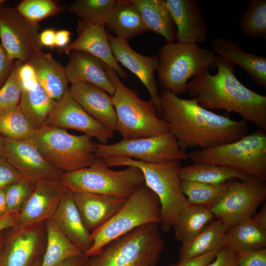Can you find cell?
I'll return each mask as SVG.
<instances>
[{
	"label": "cell",
	"instance_id": "6da1fadb",
	"mask_svg": "<svg viewBox=\"0 0 266 266\" xmlns=\"http://www.w3.org/2000/svg\"><path fill=\"white\" fill-rule=\"evenodd\" d=\"M160 96V116L185 151L188 147L204 149L233 142L247 134V122L243 119L217 114L195 99H181L169 91H162Z\"/></svg>",
	"mask_w": 266,
	"mask_h": 266
},
{
	"label": "cell",
	"instance_id": "7a4b0ae2",
	"mask_svg": "<svg viewBox=\"0 0 266 266\" xmlns=\"http://www.w3.org/2000/svg\"><path fill=\"white\" fill-rule=\"evenodd\" d=\"M215 68V75L205 69L193 77L188 83L189 95L205 108L234 112L266 131V96L242 84L234 75L235 65L221 57Z\"/></svg>",
	"mask_w": 266,
	"mask_h": 266
},
{
	"label": "cell",
	"instance_id": "3957f363",
	"mask_svg": "<svg viewBox=\"0 0 266 266\" xmlns=\"http://www.w3.org/2000/svg\"><path fill=\"white\" fill-rule=\"evenodd\" d=\"M108 167L134 166L142 171L145 185L158 197L161 206L160 230L169 232L179 213L189 205L181 188V161L153 164L124 156L101 158Z\"/></svg>",
	"mask_w": 266,
	"mask_h": 266
},
{
	"label": "cell",
	"instance_id": "277c9868",
	"mask_svg": "<svg viewBox=\"0 0 266 266\" xmlns=\"http://www.w3.org/2000/svg\"><path fill=\"white\" fill-rule=\"evenodd\" d=\"M159 224L138 227L88 257L87 266H157L164 250Z\"/></svg>",
	"mask_w": 266,
	"mask_h": 266
},
{
	"label": "cell",
	"instance_id": "5b68a950",
	"mask_svg": "<svg viewBox=\"0 0 266 266\" xmlns=\"http://www.w3.org/2000/svg\"><path fill=\"white\" fill-rule=\"evenodd\" d=\"M105 70L115 87L112 98L117 116V131L123 139L149 137L169 132L168 124L160 118L151 100L141 99L136 92L121 82L108 65Z\"/></svg>",
	"mask_w": 266,
	"mask_h": 266
},
{
	"label": "cell",
	"instance_id": "8992f818",
	"mask_svg": "<svg viewBox=\"0 0 266 266\" xmlns=\"http://www.w3.org/2000/svg\"><path fill=\"white\" fill-rule=\"evenodd\" d=\"M158 83L163 91L179 96L187 92L188 81L200 71L215 68L217 56L207 48L196 44H164L158 53Z\"/></svg>",
	"mask_w": 266,
	"mask_h": 266
},
{
	"label": "cell",
	"instance_id": "52a82bcc",
	"mask_svg": "<svg viewBox=\"0 0 266 266\" xmlns=\"http://www.w3.org/2000/svg\"><path fill=\"white\" fill-rule=\"evenodd\" d=\"M161 220L160 200L144 184L128 198L105 224L90 233L92 246L84 254L86 257L93 256L114 239L144 225L160 224Z\"/></svg>",
	"mask_w": 266,
	"mask_h": 266
},
{
	"label": "cell",
	"instance_id": "ba28073f",
	"mask_svg": "<svg viewBox=\"0 0 266 266\" xmlns=\"http://www.w3.org/2000/svg\"><path fill=\"white\" fill-rule=\"evenodd\" d=\"M33 139L45 160L62 174L88 167L96 158V142L84 134L44 125Z\"/></svg>",
	"mask_w": 266,
	"mask_h": 266
},
{
	"label": "cell",
	"instance_id": "9c48e42d",
	"mask_svg": "<svg viewBox=\"0 0 266 266\" xmlns=\"http://www.w3.org/2000/svg\"><path fill=\"white\" fill-rule=\"evenodd\" d=\"M193 162L229 167L266 181V133L262 129L239 140L187 153Z\"/></svg>",
	"mask_w": 266,
	"mask_h": 266
},
{
	"label": "cell",
	"instance_id": "30bf717a",
	"mask_svg": "<svg viewBox=\"0 0 266 266\" xmlns=\"http://www.w3.org/2000/svg\"><path fill=\"white\" fill-rule=\"evenodd\" d=\"M60 179L72 192L126 198L145 183L143 174L138 167L129 166L122 170H113L99 158L88 167L62 174Z\"/></svg>",
	"mask_w": 266,
	"mask_h": 266
},
{
	"label": "cell",
	"instance_id": "8fae6325",
	"mask_svg": "<svg viewBox=\"0 0 266 266\" xmlns=\"http://www.w3.org/2000/svg\"><path fill=\"white\" fill-rule=\"evenodd\" d=\"M266 199L265 180L252 177L246 181H229L228 189L210 208L226 231L250 219Z\"/></svg>",
	"mask_w": 266,
	"mask_h": 266
},
{
	"label": "cell",
	"instance_id": "7c38bea8",
	"mask_svg": "<svg viewBox=\"0 0 266 266\" xmlns=\"http://www.w3.org/2000/svg\"><path fill=\"white\" fill-rule=\"evenodd\" d=\"M96 157L124 156L141 162L162 164L189 159L176 138L170 132L149 137L122 139L116 143L103 144L96 142Z\"/></svg>",
	"mask_w": 266,
	"mask_h": 266
},
{
	"label": "cell",
	"instance_id": "4fadbf2b",
	"mask_svg": "<svg viewBox=\"0 0 266 266\" xmlns=\"http://www.w3.org/2000/svg\"><path fill=\"white\" fill-rule=\"evenodd\" d=\"M40 29L39 24L29 22L16 8L0 6V39L11 61L27 63L33 54L42 50Z\"/></svg>",
	"mask_w": 266,
	"mask_h": 266
},
{
	"label": "cell",
	"instance_id": "5bb4252c",
	"mask_svg": "<svg viewBox=\"0 0 266 266\" xmlns=\"http://www.w3.org/2000/svg\"><path fill=\"white\" fill-rule=\"evenodd\" d=\"M67 190L60 178L36 181L33 192L17 214L15 228L38 225L53 218Z\"/></svg>",
	"mask_w": 266,
	"mask_h": 266
},
{
	"label": "cell",
	"instance_id": "9a60e30c",
	"mask_svg": "<svg viewBox=\"0 0 266 266\" xmlns=\"http://www.w3.org/2000/svg\"><path fill=\"white\" fill-rule=\"evenodd\" d=\"M45 125L81 132L96 138L100 144H107L112 138L111 131L89 114L69 95L67 91L58 100Z\"/></svg>",
	"mask_w": 266,
	"mask_h": 266
},
{
	"label": "cell",
	"instance_id": "2e32d148",
	"mask_svg": "<svg viewBox=\"0 0 266 266\" xmlns=\"http://www.w3.org/2000/svg\"><path fill=\"white\" fill-rule=\"evenodd\" d=\"M44 223L13 228L6 237L0 266H33L46 244Z\"/></svg>",
	"mask_w": 266,
	"mask_h": 266
},
{
	"label": "cell",
	"instance_id": "e0dca14e",
	"mask_svg": "<svg viewBox=\"0 0 266 266\" xmlns=\"http://www.w3.org/2000/svg\"><path fill=\"white\" fill-rule=\"evenodd\" d=\"M2 155L24 178L33 183L41 179L60 178L62 174L45 160L33 139L4 138Z\"/></svg>",
	"mask_w": 266,
	"mask_h": 266
},
{
	"label": "cell",
	"instance_id": "ac0fdd59",
	"mask_svg": "<svg viewBox=\"0 0 266 266\" xmlns=\"http://www.w3.org/2000/svg\"><path fill=\"white\" fill-rule=\"evenodd\" d=\"M112 53L116 60L134 74L147 90L159 116L161 113V97L154 73L159 66L158 56H147L135 51L128 41L107 32Z\"/></svg>",
	"mask_w": 266,
	"mask_h": 266
},
{
	"label": "cell",
	"instance_id": "d6986e66",
	"mask_svg": "<svg viewBox=\"0 0 266 266\" xmlns=\"http://www.w3.org/2000/svg\"><path fill=\"white\" fill-rule=\"evenodd\" d=\"M175 24L177 42L203 43L208 37L207 24L196 0H166Z\"/></svg>",
	"mask_w": 266,
	"mask_h": 266
},
{
	"label": "cell",
	"instance_id": "ffe728a7",
	"mask_svg": "<svg viewBox=\"0 0 266 266\" xmlns=\"http://www.w3.org/2000/svg\"><path fill=\"white\" fill-rule=\"evenodd\" d=\"M76 32L77 38L71 44L59 48V53L68 55L71 51L76 50L88 53L105 62L119 77L127 78V73L112 53L105 26L89 25L80 20Z\"/></svg>",
	"mask_w": 266,
	"mask_h": 266
},
{
	"label": "cell",
	"instance_id": "44dd1931",
	"mask_svg": "<svg viewBox=\"0 0 266 266\" xmlns=\"http://www.w3.org/2000/svg\"><path fill=\"white\" fill-rule=\"evenodd\" d=\"M68 93L94 119L111 131H117V116L112 96L92 84L77 82L71 84Z\"/></svg>",
	"mask_w": 266,
	"mask_h": 266
},
{
	"label": "cell",
	"instance_id": "7402d4cb",
	"mask_svg": "<svg viewBox=\"0 0 266 266\" xmlns=\"http://www.w3.org/2000/svg\"><path fill=\"white\" fill-rule=\"evenodd\" d=\"M72 193L83 223L90 233L105 224L128 199L83 192Z\"/></svg>",
	"mask_w": 266,
	"mask_h": 266
},
{
	"label": "cell",
	"instance_id": "603a6c76",
	"mask_svg": "<svg viewBox=\"0 0 266 266\" xmlns=\"http://www.w3.org/2000/svg\"><path fill=\"white\" fill-rule=\"evenodd\" d=\"M65 67L68 83L85 82L100 87L113 96L115 87L106 73L107 65L100 59L88 53L73 50L68 55Z\"/></svg>",
	"mask_w": 266,
	"mask_h": 266
},
{
	"label": "cell",
	"instance_id": "cb8c5ba5",
	"mask_svg": "<svg viewBox=\"0 0 266 266\" xmlns=\"http://www.w3.org/2000/svg\"><path fill=\"white\" fill-rule=\"evenodd\" d=\"M212 50L218 56L237 65L258 86L266 89V58L246 51L233 40L226 37L215 38Z\"/></svg>",
	"mask_w": 266,
	"mask_h": 266
},
{
	"label": "cell",
	"instance_id": "d4e9b609",
	"mask_svg": "<svg viewBox=\"0 0 266 266\" xmlns=\"http://www.w3.org/2000/svg\"><path fill=\"white\" fill-rule=\"evenodd\" d=\"M53 219L62 233L84 254L91 248L90 233L83 223L72 192L67 190L64 194Z\"/></svg>",
	"mask_w": 266,
	"mask_h": 266
},
{
	"label": "cell",
	"instance_id": "484cf974",
	"mask_svg": "<svg viewBox=\"0 0 266 266\" xmlns=\"http://www.w3.org/2000/svg\"><path fill=\"white\" fill-rule=\"evenodd\" d=\"M28 63L34 70L37 82L51 98L57 101L67 91L69 83L65 67L53 57L51 53L37 51Z\"/></svg>",
	"mask_w": 266,
	"mask_h": 266
},
{
	"label": "cell",
	"instance_id": "4316f807",
	"mask_svg": "<svg viewBox=\"0 0 266 266\" xmlns=\"http://www.w3.org/2000/svg\"><path fill=\"white\" fill-rule=\"evenodd\" d=\"M21 84L19 105L28 121L37 130L45 125L57 101L48 95L37 79Z\"/></svg>",
	"mask_w": 266,
	"mask_h": 266
},
{
	"label": "cell",
	"instance_id": "83f0119b",
	"mask_svg": "<svg viewBox=\"0 0 266 266\" xmlns=\"http://www.w3.org/2000/svg\"><path fill=\"white\" fill-rule=\"evenodd\" d=\"M104 26L109 33L128 41L148 31L132 0H117Z\"/></svg>",
	"mask_w": 266,
	"mask_h": 266
},
{
	"label": "cell",
	"instance_id": "f1b7e54d",
	"mask_svg": "<svg viewBox=\"0 0 266 266\" xmlns=\"http://www.w3.org/2000/svg\"><path fill=\"white\" fill-rule=\"evenodd\" d=\"M148 31L162 36L167 43L175 42L177 31L166 0H132Z\"/></svg>",
	"mask_w": 266,
	"mask_h": 266
},
{
	"label": "cell",
	"instance_id": "f546056e",
	"mask_svg": "<svg viewBox=\"0 0 266 266\" xmlns=\"http://www.w3.org/2000/svg\"><path fill=\"white\" fill-rule=\"evenodd\" d=\"M179 176L181 180L195 181L212 184H219L232 179L246 181L252 176L227 166L203 162H194L181 167Z\"/></svg>",
	"mask_w": 266,
	"mask_h": 266
},
{
	"label": "cell",
	"instance_id": "4dcf8cb0",
	"mask_svg": "<svg viewBox=\"0 0 266 266\" xmlns=\"http://www.w3.org/2000/svg\"><path fill=\"white\" fill-rule=\"evenodd\" d=\"M226 231L218 219L207 225L195 237L182 243L179 249V261L220 250L226 246Z\"/></svg>",
	"mask_w": 266,
	"mask_h": 266
},
{
	"label": "cell",
	"instance_id": "1f68e13d",
	"mask_svg": "<svg viewBox=\"0 0 266 266\" xmlns=\"http://www.w3.org/2000/svg\"><path fill=\"white\" fill-rule=\"evenodd\" d=\"M46 248L40 266H57L66 260L84 255L59 230L53 218L44 222Z\"/></svg>",
	"mask_w": 266,
	"mask_h": 266
},
{
	"label": "cell",
	"instance_id": "d6a6232c",
	"mask_svg": "<svg viewBox=\"0 0 266 266\" xmlns=\"http://www.w3.org/2000/svg\"><path fill=\"white\" fill-rule=\"evenodd\" d=\"M225 243L237 253L266 249V229L250 218L228 230Z\"/></svg>",
	"mask_w": 266,
	"mask_h": 266
},
{
	"label": "cell",
	"instance_id": "836d02e7",
	"mask_svg": "<svg viewBox=\"0 0 266 266\" xmlns=\"http://www.w3.org/2000/svg\"><path fill=\"white\" fill-rule=\"evenodd\" d=\"M214 217L209 207L189 204L179 213L172 225L175 238L182 243L191 240Z\"/></svg>",
	"mask_w": 266,
	"mask_h": 266
},
{
	"label": "cell",
	"instance_id": "e575fe53",
	"mask_svg": "<svg viewBox=\"0 0 266 266\" xmlns=\"http://www.w3.org/2000/svg\"><path fill=\"white\" fill-rule=\"evenodd\" d=\"M36 130L19 105L0 112V135L13 140L32 139Z\"/></svg>",
	"mask_w": 266,
	"mask_h": 266
},
{
	"label": "cell",
	"instance_id": "d590c367",
	"mask_svg": "<svg viewBox=\"0 0 266 266\" xmlns=\"http://www.w3.org/2000/svg\"><path fill=\"white\" fill-rule=\"evenodd\" d=\"M181 188L189 204L210 208L217 203L228 189L229 181L212 184L195 181L181 180Z\"/></svg>",
	"mask_w": 266,
	"mask_h": 266
},
{
	"label": "cell",
	"instance_id": "8d00e7d4",
	"mask_svg": "<svg viewBox=\"0 0 266 266\" xmlns=\"http://www.w3.org/2000/svg\"><path fill=\"white\" fill-rule=\"evenodd\" d=\"M117 0H76L67 10L85 23L104 26Z\"/></svg>",
	"mask_w": 266,
	"mask_h": 266
},
{
	"label": "cell",
	"instance_id": "74e56055",
	"mask_svg": "<svg viewBox=\"0 0 266 266\" xmlns=\"http://www.w3.org/2000/svg\"><path fill=\"white\" fill-rule=\"evenodd\" d=\"M238 23L242 33L250 37L266 41V0H250L239 15Z\"/></svg>",
	"mask_w": 266,
	"mask_h": 266
},
{
	"label": "cell",
	"instance_id": "f35d334b",
	"mask_svg": "<svg viewBox=\"0 0 266 266\" xmlns=\"http://www.w3.org/2000/svg\"><path fill=\"white\" fill-rule=\"evenodd\" d=\"M27 20L34 24L65 10V7L53 0H24L16 7Z\"/></svg>",
	"mask_w": 266,
	"mask_h": 266
},
{
	"label": "cell",
	"instance_id": "ab89813d",
	"mask_svg": "<svg viewBox=\"0 0 266 266\" xmlns=\"http://www.w3.org/2000/svg\"><path fill=\"white\" fill-rule=\"evenodd\" d=\"M22 64L16 61L9 76L0 88V112L19 105L22 91L19 69Z\"/></svg>",
	"mask_w": 266,
	"mask_h": 266
},
{
	"label": "cell",
	"instance_id": "60d3db41",
	"mask_svg": "<svg viewBox=\"0 0 266 266\" xmlns=\"http://www.w3.org/2000/svg\"><path fill=\"white\" fill-rule=\"evenodd\" d=\"M34 183L22 179L4 189L7 212L17 214L34 188Z\"/></svg>",
	"mask_w": 266,
	"mask_h": 266
},
{
	"label": "cell",
	"instance_id": "b9f144b4",
	"mask_svg": "<svg viewBox=\"0 0 266 266\" xmlns=\"http://www.w3.org/2000/svg\"><path fill=\"white\" fill-rule=\"evenodd\" d=\"M24 177L17 171L2 155L0 156V189L6 187Z\"/></svg>",
	"mask_w": 266,
	"mask_h": 266
},
{
	"label": "cell",
	"instance_id": "7bdbcfd3",
	"mask_svg": "<svg viewBox=\"0 0 266 266\" xmlns=\"http://www.w3.org/2000/svg\"><path fill=\"white\" fill-rule=\"evenodd\" d=\"M238 254L226 245L219 250L215 258L206 266H238Z\"/></svg>",
	"mask_w": 266,
	"mask_h": 266
},
{
	"label": "cell",
	"instance_id": "ee69618b",
	"mask_svg": "<svg viewBox=\"0 0 266 266\" xmlns=\"http://www.w3.org/2000/svg\"><path fill=\"white\" fill-rule=\"evenodd\" d=\"M238 254V266H266V249Z\"/></svg>",
	"mask_w": 266,
	"mask_h": 266
},
{
	"label": "cell",
	"instance_id": "f6af8a7d",
	"mask_svg": "<svg viewBox=\"0 0 266 266\" xmlns=\"http://www.w3.org/2000/svg\"><path fill=\"white\" fill-rule=\"evenodd\" d=\"M218 251L178 261L176 264H171L167 266H206L215 258Z\"/></svg>",
	"mask_w": 266,
	"mask_h": 266
},
{
	"label": "cell",
	"instance_id": "bcb514c9",
	"mask_svg": "<svg viewBox=\"0 0 266 266\" xmlns=\"http://www.w3.org/2000/svg\"><path fill=\"white\" fill-rule=\"evenodd\" d=\"M13 62L11 61L8 55L0 42V85L4 84L13 65Z\"/></svg>",
	"mask_w": 266,
	"mask_h": 266
},
{
	"label": "cell",
	"instance_id": "7dc6e473",
	"mask_svg": "<svg viewBox=\"0 0 266 266\" xmlns=\"http://www.w3.org/2000/svg\"><path fill=\"white\" fill-rule=\"evenodd\" d=\"M56 32L53 29H47L39 33V40L42 46H55Z\"/></svg>",
	"mask_w": 266,
	"mask_h": 266
},
{
	"label": "cell",
	"instance_id": "c3c4849f",
	"mask_svg": "<svg viewBox=\"0 0 266 266\" xmlns=\"http://www.w3.org/2000/svg\"><path fill=\"white\" fill-rule=\"evenodd\" d=\"M17 214L7 212L0 217V232L8 228H15Z\"/></svg>",
	"mask_w": 266,
	"mask_h": 266
},
{
	"label": "cell",
	"instance_id": "681fc988",
	"mask_svg": "<svg viewBox=\"0 0 266 266\" xmlns=\"http://www.w3.org/2000/svg\"><path fill=\"white\" fill-rule=\"evenodd\" d=\"M71 33L66 30H61L56 33L55 46L60 48L68 45Z\"/></svg>",
	"mask_w": 266,
	"mask_h": 266
},
{
	"label": "cell",
	"instance_id": "f907efd6",
	"mask_svg": "<svg viewBox=\"0 0 266 266\" xmlns=\"http://www.w3.org/2000/svg\"><path fill=\"white\" fill-rule=\"evenodd\" d=\"M87 260L84 254L69 258L57 266H87Z\"/></svg>",
	"mask_w": 266,
	"mask_h": 266
},
{
	"label": "cell",
	"instance_id": "816d5d0a",
	"mask_svg": "<svg viewBox=\"0 0 266 266\" xmlns=\"http://www.w3.org/2000/svg\"><path fill=\"white\" fill-rule=\"evenodd\" d=\"M251 219L260 227L266 229V205H263L261 210L256 215L253 216Z\"/></svg>",
	"mask_w": 266,
	"mask_h": 266
},
{
	"label": "cell",
	"instance_id": "f5cc1de1",
	"mask_svg": "<svg viewBox=\"0 0 266 266\" xmlns=\"http://www.w3.org/2000/svg\"><path fill=\"white\" fill-rule=\"evenodd\" d=\"M7 212L4 189H0V217Z\"/></svg>",
	"mask_w": 266,
	"mask_h": 266
},
{
	"label": "cell",
	"instance_id": "db71d44e",
	"mask_svg": "<svg viewBox=\"0 0 266 266\" xmlns=\"http://www.w3.org/2000/svg\"><path fill=\"white\" fill-rule=\"evenodd\" d=\"M3 231L0 232V257L3 249L5 239V236L3 233Z\"/></svg>",
	"mask_w": 266,
	"mask_h": 266
},
{
	"label": "cell",
	"instance_id": "11a10c76",
	"mask_svg": "<svg viewBox=\"0 0 266 266\" xmlns=\"http://www.w3.org/2000/svg\"><path fill=\"white\" fill-rule=\"evenodd\" d=\"M4 143V138L0 135V156L2 155Z\"/></svg>",
	"mask_w": 266,
	"mask_h": 266
},
{
	"label": "cell",
	"instance_id": "9f6ffc18",
	"mask_svg": "<svg viewBox=\"0 0 266 266\" xmlns=\"http://www.w3.org/2000/svg\"><path fill=\"white\" fill-rule=\"evenodd\" d=\"M40 264L39 263V261H37V260L34 263L33 266H40Z\"/></svg>",
	"mask_w": 266,
	"mask_h": 266
},
{
	"label": "cell",
	"instance_id": "6f0895ef",
	"mask_svg": "<svg viewBox=\"0 0 266 266\" xmlns=\"http://www.w3.org/2000/svg\"><path fill=\"white\" fill-rule=\"evenodd\" d=\"M6 0H0V6L5 2Z\"/></svg>",
	"mask_w": 266,
	"mask_h": 266
},
{
	"label": "cell",
	"instance_id": "680465c9",
	"mask_svg": "<svg viewBox=\"0 0 266 266\" xmlns=\"http://www.w3.org/2000/svg\"><path fill=\"white\" fill-rule=\"evenodd\" d=\"M1 86L0 85V88H1Z\"/></svg>",
	"mask_w": 266,
	"mask_h": 266
}]
</instances>
